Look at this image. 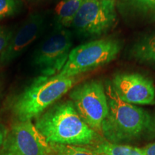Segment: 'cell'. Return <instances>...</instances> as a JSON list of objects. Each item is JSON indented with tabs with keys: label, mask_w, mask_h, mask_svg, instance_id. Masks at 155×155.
<instances>
[{
	"label": "cell",
	"mask_w": 155,
	"mask_h": 155,
	"mask_svg": "<svg viewBox=\"0 0 155 155\" xmlns=\"http://www.w3.org/2000/svg\"><path fill=\"white\" fill-rule=\"evenodd\" d=\"M72 45V35L65 28H58L50 33L40 45L32 60L40 75L52 77L61 72Z\"/></svg>",
	"instance_id": "cell-6"
},
{
	"label": "cell",
	"mask_w": 155,
	"mask_h": 155,
	"mask_svg": "<svg viewBox=\"0 0 155 155\" xmlns=\"http://www.w3.org/2000/svg\"><path fill=\"white\" fill-rule=\"evenodd\" d=\"M92 149V148H91ZM92 150L94 151V152L95 153V155H109V154H106V153L104 152H100V151H98L96 150H95V149L93 148Z\"/></svg>",
	"instance_id": "cell-20"
},
{
	"label": "cell",
	"mask_w": 155,
	"mask_h": 155,
	"mask_svg": "<svg viewBox=\"0 0 155 155\" xmlns=\"http://www.w3.org/2000/svg\"><path fill=\"white\" fill-rule=\"evenodd\" d=\"M70 98L82 119L96 132H101L108 105L106 88L98 80H91L75 86Z\"/></svg>",
	"instance_id": "cell-5"
},
{
	"label": "cell",
	"mask_w": 155,
	"mask_h": 155,
	"mask_svg": "<svg viewBox=\"0 0 155 155\" xmlns=\"http://www.w3.org/2000/svg\"><path fill=\"white\" fill-rule=\"evenodd\" d=\"M116 18L115 0H83L71 27L79 35L94 38L109 30Z\"/></svg>",
	"instance_id": "cell-7"
},
{
	"label": "cell",
	"mask_w": 155,
	"mask_h": 155,
	"mask_svg": "<svg viewBox=\"0 0 155 155\" xmlns=\"http://www.w3.org/2000/svg\"><path fill=\"white\" fill-rule=\"evenodd\" d=\"M35 127L49 144H92L97 132L82 119L71 101L53 104L36 119Z\"/></svg>",
	"instance_id": "cell-1"
},
{
	"label": "cell",
	"mask_w": 155,
	"mask_h": 155,
	"mask_svg": "<svg viewBox=\"0 0 155 155\" xmlns=\"http://www.w3.org/2000/svg\"><path fill=\"white\" fill-rule=\"evenodd\" d=\"M121 48L119 40L114 38L94 40L71 50L68 59L58 78H74L111 63L116 59Z\"/></svg>",
	"instance_id": "cell-4"
},
{
	"label": "cell",
	"mask_w": 155,
	"mask_h": 155,
	"mask_svg": "<svg viewBox=\"0 0 155 155\" xmlns=\"http://www.w3.org/2000/svg\"><path fill=\"white\" fill-rule=\"evenodd\" d=\"M132 55L138 61L155 64V34L136 44L132 49Z\"/></svg>",
	"instance_id": "cell-12"
},
{
	"label": "cell",
	"mask_w": 155,
	"mask_h": 155,
	"mask_svg": "<svg viewBox=\"0 0 155 155\" xmlns=\"http://www.w3.org/2000/svg\"><path fill=\"white\" fill-rule=\"evenodd\" d=\"M129 2L138 10L155 16V0H129Z\"/></svg>",
	"instance_id": "cell-16"
},
{
	"label": "cell",
	"mask_w": 155,
	"mask_h": 155,
	"mask_svg": "<svg viewBox=\"0 0 155 155\" xmlns=\"http://www.w3.org/2000/svg\"><path fill=\"white\" fill-rule=\"evenodd\" d=\"M111 85L124 101L131 104L150 105L155 102V88L152 81L139 73H119Z\"/></svg>",
	"instance_id": "cell-9"
},
{
	"label": "cell",
	"mask_w": 155,
	"mask_h": 155,
	"mask_svg": "<svg viewBox=\"0 0 155 155\" xmlns=\"http://www.w3.org/2000/svg\"><path fill=\"white\" fill-rule=\"evenodd\" d=\"M12 34V30L8 28H0V55L8 45Z\"/></svg>",
	"instance_id": "cell-17"
},
{
	"label": "cell",
	"mask_w": 155,
	"mask_h": 155,
	"mask_svg": "<svg viewBox=\"0 0 155 155\" xmlns=\"http://www.w3.org/2000/svg\"><path fill=\"white\" fill-rule=\"evenodd\" d=\"M19 7V0H0V19L14 15Z\"/></svg>",
	"instance_id": "cell-15"
},
{
	"label": "cell",
	"mask_w": 155,
	"mask_h": 155,
	"mask_svg": "<svg viewBox=\"0 0 155 155\" xmlns=\"http://www.w3.org/2000/svg\"><path fill=\"white\" fill-rule=\"evenodd\" d=\"M45 20L40 14L35 13L29 16L9 40L0 55V64L7 65L18 58L33 42L43 30Z\"/></svg>",
	"instance_id": "cell-10"
},
{
	"label": "cell",
	"mask_w": 155,
	"mask_h": 155,
	"mask_svg": "<svg viewBox=\"0 0 155 155\" xmlns=\"http://www.w3.org/2000/svg\"><path fill=\"white\" fill-rule=\"evenodd\" d=\"M49 155H95L92 150L84 146L50 144Z\"/></svg>",
	"instance_id": "cell-14"
},
{
	"label": "cell",
	"mask_w": 155,
	"mask_h": 155,
	"mask_svg": "<svg viewBox=\"0 0 155 155\" xmlns=\"http://www.w3.org/2000/svg\"><path fill=\"white\" fill-rule=\"evenodd\" d=\"M94 149L109 155H146L141 149L108 141L98 144Z\"/></svg>",
	"instance_id": "cell-13"
},
{
	"label": "cell",
	"mask_w": 155,
	"mask_h": 155,
	"mask_svg": "<svg viewBox=\"0 0 155 155\" xmlns=\"http://www.w3.org/2000/svg\"><path fill=\"white\" fill-rule=\"evenodd\" d=\"M78 78L40 75L15 98L12 104V114L17 121L36 119L71 90Z\"/></svg>",
	"instance_id": "cell-2"
},
{
	"label": "cell",
	"mask_w": 155,
	"mask_h": 155,
	"mask_svg": "<svg viewBox=\"0 0 155 155\" xmlns=\"http://www.w3.org/2000/svg\"><path fill=\"white\" fill-rule=\"evenodd\" d=\"M50 144L32 121H17L8 131L0 155H49Z\"/></svg>",
	"instance_id": "cell-8"
},
{
	"label": "cell",
	"mask_w": 155,
	"mask_h": 155,
	"mask_svg": "<svg viewBox=\"0 0 155 155\" xmlns=\"http://www.w3.org/2000/svg\"><path fill=\"white\" fill-rule=\"evenodd\" d=\"M7 133H8V129L5 126L0 124V152L2 150L4 143H5Z\"/></svg>",
	"instance_id": "cell-18"
},
{
	"label": "cell",
	"mask_w": 155,
	"mask_h": 155,
	"mask_svg": "<svg viewBox=\"0 0 155 155\" xmlns=\"http://www.w3.org/2000/svg\"><path fill=\"white\" fill-rule=\"evenodd\" d=\"M108 111L102 124L101 133L108 141L119 142L140 134L150 123L142 108L122 101L111 83L106 84Z\"/></svg>",
	"instance_id": "cell-3"
},
{
	"label": "cell",
	"mask_w": 155,
	"mask_h": 155,
	"mask_svg": "<svg viewBox=\"0 0 155 155\" xmlns=\"http://www.w3.org/2000/svg\"><path fill=\"white\" fill-rule=\"evenodd\" d=\"M83 0H61L55 7V19L58 28L71 27L73 21L78 12Z\"/></svg>",
	"instance_id": "cell-11"
},
{
	"label": "cell",
	"mask_w": 155,
	"mask_h": 155,
	"mask_svg": "<svg viewBox=\"0 0 155 155\" xmlns=\"http://www.w3.org/2000/svg\"><path fill=\"white\" fill-rule=\"evenodd\" d=\"M141 150L146 155H155V142L147 145L141 148Z\"/></svg>",
	"instance_id": "cell-19"
}]
</instances>
